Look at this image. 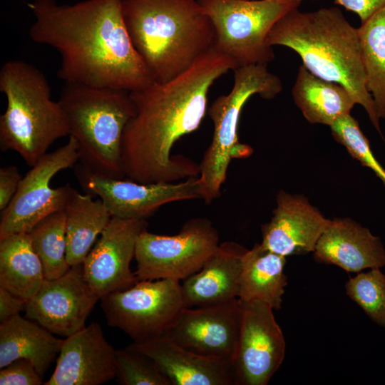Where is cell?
<instances>
[{
	"instance_id": "6da1fadb",
	"label": "cell",
	"mask_w": 385,
	"mask_h": 385,
	"mask_svg": "<svg viewBox=\"0 0 385 385\" xmlns=\"http://www.w3.org/2000/svg\"><path fill=\"white\" fill-rule=\"evenodd\" d=\"M234 68L232 61L213 47L178 76L130 92L135 114L125 125L121 143L128 179L172 183L199 175L200 164L183 155H172V148L180 138L199 128L207 112L210 87Z\"/></svg>"
},
{
	"instance_id": "7a4b0ae2",
	"label": "cell",
	"mask_w": 385,
	"mask_h": 385,
	"mask_svg": "<svg viewBox=\"0 0 385 385\" xmlns=\"http://www.w3.org/2000/svg\"><path fill=\"white\" fill-rule=\"evenodd\" d=\"M27 6L35 19L30 38L58 52V76L66 83L131 92L153 82L127 31L122 0H34Z\"/></svg>"
},
{
	"instance_id": "3957f363",
	"label": "cell",
	"mask_w": 385,
	"mask_h": 385,
	"mask_svg": "<svg viewBox=\"0 0 385 385\" xmlns=\"http://www.w3.org/2000/svg\"><path fill=\"white\" fill-rule=\"evenodd\" d=\"M269 46H282L296 52L312 74L339 83L363 107L384 138L374 102L366 84L358 29L336 7L302 12L294 8L270 30Z\"/></svg>"
},
{
	"instance_id": "277c9868",
	"label": "cell",
	"mask_w": 385,
	"mask_h": 385,
	"mask_svg": "<svg viewBox=\"0 0 385 385\" xmlns=\"http://www.w3.org/2000/svg\"><path fill=\"white\" fill-rule=\"evenodd\" d=\"M122 13L153 81L178 76L215 46L212 24L197 0H122Z\"/></svg>"
},
{
	"instance_id": "5b68a950",
	"label": "cell",
	"mask_w": 385,
	"mask_h": 385,
	"mask_svg": "<svg viewBox=\"0 0 385 385\" xmlns=\"http://www.w3.org/2000/svg\"><path fill=\"white\" fill-rule=\"evenodd\" d=\"M0 91L6 108L0 115V148L17 153L35 165L58 139L69 135L68 119L51 98L45 75L22 60H9L0 69Z\"/></svg>"
},
{
	"instance_id": "8992f818",
	"label": "cell",
	"mask_w": 385,
	"mask_h": 385,
	"mask_svg": "<svg viewBox=\"0 0 385 385\" xmlns=\"http://www.w3.org/2000/svg\"><path fill=\"white\" fill-rule=\"evenodd\" d=\"M78 143L80 165L104 177H125L121 157L124 129L135 114L130 91L66 83L58 100Z\"/></svg>"
},
{
	"instance_id": "52a82bcc",
	"label": "cell",
	"mask_w": 385,
	"mask_h": 385,
	"mask_svg": "<svg viewBox=\"0 0 385 385\" xmlns=\"http://www.w3.org/2000/svg\"><path fill=\"white\" fill-rule=\"evenodd\" d=\"M233 71L231 91L217 98L208 109L213 135L200 163L198 175L199 192L207 204L220 196L230 161L247 158L253 153L238 138L239 119L245 104L253 95L270 100L283 89L280 78L268 70L267 64L241 66Z\"/></svg>"
},
{
	"instance_id": "ba28073f",
	"label": "cell",
	"mask_w": 385,
	"mask_h": 385,
	"mask_svg": "<svg viewBox=\"0 0 385 385\" xmlns=\"http://www.w3.org/2000/svg\"><path fill=\"white\" fill-rule=\"evenodd\" d=\"M210 18L215 48L235 68L268 64L274 58L267 36L274 24L299 4L289 0H197Z\"/></svg>"
},
{
	"instance_id": "9c48e42d",
	"label": "cell",
	"mask_w": 385,
	"mask_h": 385,
	"mask_svg": "<svg viewBox=\"0 0 385 385\" xmlns=\"http://www.w3.org/2000/svg\"><path fill=\"white\" fill-rule=\"evenodd\" d=\"M220 245L212 222L206 217L188 220L174 235L144 230L135 251L138 280H184L198 272Z\"/></svg>"
},
{
	"instance_id": "30bf717a",
	"label": "cell",
	"mask_w": 385,
	"mask_h": 385,
	"mask_svg": "<svg viewBox=\"0 0 385 385\" xmlns=\"http://www.w3.org/2000/svg\"><path fill=\"white\" fill-rule=\"evenodd\" d=\"M100 299L108 325L135 342L164 334L186 307L182 285L174 279L138 280Z\"/></svg>"
},
{
	"instance_id": "8fae6325",
	"label": "cell",
	"mask_w": 385,
	"mask_h": 385,
	"mask_svg": "<svg viewBox=\"0 0 385 385\" xmlns=\"http://www.w3.org/2000/svg\"><path fill=\"white\" fill-rule=\"evenodd\" d=\"M79 160L78 145L69 135L68 142L47 153L27 172L7 207L1 212L0 238L28 233L41 220L63 210L76 190L69 184L52 188L58 172L73 168Z\"/></svg>"
},
{
	"instance_id": "7c38bea8",
	"label": "cell",
	"mask_w": 385,
	"mask_h": 385,
	"mask_svg": "<svg viewBox=\"0 0 385 385\" xmlns=\"http://www.w3.org/2000/svg\"><path fill=\"white\" fill-rule=\"evenodd\" d=\"M76 175L81 187L100 197L111 217L145 220L170 202L201 199L197 177L172 183H140L92 173L80 165Z\"/></svg>"
},
{
	"instance_id": "4fadbf2b",
	"label": "cell",
	"mask_w": 385,
	"mask_h": 385,
	"mask_svg": "<svg viewBox=\"0 0 385 385\" xmlns=\"http://www.w3.org/2000/svg\"><path fill=\"white\" fill-rule=\"evenodd\" d=\"M240 301L242 321L232 360L236 385H267L284 360V337L270 305Z\"/></svg>"
},
{
	"instance_id": "5bb4252c",
	"label": "cell",
	"mask_w": 385,
	"mask_h": 385,
	"mask_svg": "<svg viewBox=\"0 0 385 385\" xmlns=\"http://www.w3.org/2000/svg\"><path fill=\"white\" fill-rule=\"evenodd\" d=\"M100 299L86 280L82 264L61 277L44 279L37 293L26 302V318L53 334L68 337L84 328Z\"/></svg>"
},
{
	"instance_id": "9a60e30c",
	"label": "cell",
	"mask_w": 385,
	"mask_h": 385,
	"mask_svg": "<svg viewBox=\"0 0 385 385\" xmlns=\"http://www.w3.org/2000/svg\"><path fill=\"white\" fill-rule=\"evenodd\" d=\"M241 321L238 298L214 305L185 307L164 335L197 354L232 361Z\"/></svg>"
},
{
	"instance_id": "2e32d148",
	"label": "cell",
	"mask_w": 385,
	"mask_h": 385,
	"mask_svg": "<svg viewBox=\"0 0 385 385\" xmlns=\"http://www.w3.org/2000/svg\"><path fill=\"white\" fill-rule=\"evenodd\" d=\"M147 227L145 220L111 217L82 263L86 280L99 299L128 289L138 281L130 264L135 257L138 238Z\"/></svg>"
},
{
	"instance_id": "e0dca14e",
	"label": "cell",
	"mask_w": 385,
	"mask_h": 385,
	"mask_svg": "<svg viewBox=\"0 0 385 385\" xmlns=\"http://www.w3.org/2000/svg\"><path fill=\"white\" fill-rule=\"evenodd\" d=\"M115 350L93 322L66 337L55 370L43 384L100 385L115 378Z\"/></svg>"
},
{
	"instance_id": "ac0fdd59",
	"label": "cell",
	"mask_w": 385,
	"mask_h": 385,
	"mask_svg": "<svg viewBox=\"0 0 385 385\" xmlns=\"http://www.w3.org/2000/svg\"><path fill=\"white\" fill-rule=\"evenodd\" d=\"M271 220L261 226V245L284 257L314 252L329 222L302 195L279 190Z\"/></svg>"
},
{
	"instance_id": "d6986e66",
	"label": "cell",
	"mask_w": 385,
	"mask_h": 385,
	"mask_svg": "<svg viewBox=\"0 0 385 385\" xmlns=\"http://www.w3.org/2000/svg\"><path fill=\"white\" fill-rule=\"evenodd\" d=\"M130 346L153 359L172 385H236L232 360L197 354L164 334Z\"/></svg>"
},
{
	"instance_id": "ffe728a7",
	"label": "cell",
	"mask_w": 385,
	"mask_h": 385,
	"mask_svg": "<svg viewBox=\"0 0 385 385\" xmlns=\"http://www.w3.org/2000/svg\"><path fill=\"white\" fill-rule=\"evenodd\" d=\"M313 252L316 262L334 265L346 272L385 266L381 238L348 217L329 220Z\"/></svg>"
},
{
	"instance_id": "44dd1931",
	"label": "cell",
	"mask_w": 385,
	"mask_h": 385,
	"mask_svg": "<svg viewBox=\"0 0 385 385\" xmlns=\"http://www.w3.org/2000/svg\"><path fill=\"white\" fill-rule=\"evenodd\" d=\"M247 250L233 241L220 243L202 268L181 284L185 307L214 305L238 298L242 259Z\"/></svg>"
},
{
	"instance_id": "7402d4cb",
	"label": "cell",
	"mask_w": 385,
	"mask_h": 385,
	"mask_svg": "<svg viewBox=\"0 0 385 385\" xmlns=\"http://www.w3.org/2000/svg\"><path fill=\"white\" fill-rule=\"evenodd\" d=\"M63 340L33 320L14 316L0 324V369L14 360L26 359L43 377Z\"/></svg>"
},
{
	"instance_id": "603a6c76",
	"label": "cell",
	"mask_w": 385,
	"mask_h": 385,
	"mask_svg": "<svg viewBox=\"0 0 385 385\" xmlns=\"http://www.w3.org/2000/svg\"><path fill=\"white\" fill-rule=\"evenodd\" d=\"M285 264L286 257L255 243L242 256L238 299L261 301L279 309L287 284Z\"/></svg>"
},
{
	"instance_id": "cb8c5ba5",
	"label": "cell",
	"mask_w": 385,
	"mask_h": 385,
	"mask_svg": "<svg viewBox=\"0 0 385 385\" xmlns=\"http://www.w3.org/2000/svg\"><path fill=\"white\" fill-rule=\"evenodd\" d=\"M292 97L305 119L312 124L331 126L350 113L356 103L342 85L312 74L304 65L298 69Z\"/></svg>"
},
{
	"instance_id": "d4e9b609",
	"label": "cell",
	"mask_w": 385,
	"mask_h": 385,
	"mask_svg": "<svg viewBox=\"0 0 385 385\" xmlns=\"http://www.w3.org/2000/svg\"><path fill=\"white\" fill-rule=\"evenodd\" d=\"M44 279L41 261L29 233L0 238V287L27 302L37 293Z\"/></svg>"
},
{
	"instance_id": "484cf974",
	"label": "cell",
	"mask_w": 385,
	"mask_h": 385,
	"mask_svg": "<svg viewBox=\"0 0 385 385\" xmlns=\"http://www.w3.org/2000/svg\"><path fill=\"white\" fill-rule=\"evenodd\" d=\"M66 260L71 267L81 265L98 235L111 219L101 200L76 190L66 208Z\"/></svg>"
},
{
	"instance_id": "4316f807",
	"label": "cell",
	"mask_w": 385,
	"mask_h": 385,
	"mask_svg": "<svg viewBox=\"0 0 385 385\" xmlns=\"http://www.w3.org/2000/svg\"><path fill=\"white\" fill-rule=\"evenodd\" d=\"M368 90L385 119V6L357 28Z\"/></svg>"
},
{
	"instance_id": "83f0119b",
	"label": "cell",
	"mask_w": 385,
	"mask_h": 385,
	"mask_svg": "<svg viewBox=\"0 0 385 385\" xmlns=\"http://www.w3.org/2000/svg\"><path fill=\"white\" fill-rule=\"evenodd\" d=\"M28 233L32 246L41 261L46 279L58 278L71 268L66 260L64 210L44 217Z\"/></svg>"
},
{
	"instance_id": "f1b7e54d",
	"label": "cell",
	"mask_w": 385,
	"mask_h": 385,
	"mask_svg": "<svg viewBox=\"0 0 385 385\" xmlns=\"http://www.w3.org/2000/svg\"><path fill=\"white\" fill-rule=\"evenodd\" d=\"M346 294L376 324L385 328V274L372 268L350 278L345 285Z\"/></svg>"
},
{
	"instance_id": "f546056e",
	"label": "cell",
	"mask_w": 385,
	"mask_h": 385,
	"mask_svg": "<svg viewBox=\"0 0 385 385\" xmlns=\"http://www.w3.org/2000/svg\"><path fill=\"white\" fill-rule=\"evenodd\" d=\"M115 369L121 385H172L153 359L130 345L115 350Z\"/></svg>"
},
{
	"instance_id": "4dcf8cb0",
	"label": "cell",
	"mask_w": 385,
	"mask_h": 385,
	"mask_svg": "<svg viewBox=\"0 0 385 385\" xmlns=\"http://www.w3.org/2000/svg\"><path fill=\"white\" fill-rule=\"evenodd\" d=\"M330 129L335 140L344 145L351 156L363 166L370 168L385 186V169L374 157L369 140L351 113L337 119Z\"/></svg>"
},
{
	"instance_id": "1f68e13d",
	"label": "cell",
	"mask_w": 385,
	"mask_h": 385,
	"mask_svg": "<svg viewBox=\"0 0 385 385\" xmlns=\"http://www.w3.org/2000/svg\"><path fill=\"white\" fill-rule=\"evenodd\" d=\"M42 376L31 361L26 359L14 360L1 369V385H40Z\"/></svg>"
},
{
	"instance_id": "d6a6232c",
	"label": "cell",
	"mask_w": 385,
	"mask_h": 385,
	"mask_svg": "<svg viewBox=\"0 0 385 385\" xmlns=\"http://www.w3.org/2000/svg\"><path fill=\"white\" fill-rule=\"evenodd\" d=\"M15 165L0 169V210L4 211L15 195L22 179Z\"/></svg>"
},
{
	"instance_id": "836d02e7",
	"label": "cell",
	"mask_w": 385,
	"mask_h": 385,
	"mask_svg": "<svg viewBox=\"0 0 385 385\" xmlns=\"http://www.w3.org/2000/svg\"><path fill=\"white\" fill-rule=\"evenodd\" d=\"M334 3L355 13L361 23L385 6V0H334Z\"/></svg>"
},
{
	"instance_id": "e575fe53",
	"label": "cell",
	"mask_w": 385,
	"mask_h": 385,
	"mask_svg": "<svg viewBox=\"0 0 385 385\" xmlns=\"http://www.w3.org/2000/svg\"><path fill=\"white\" fill-rule=\"evenodd\" d=\"M26 301L0 287V322H4L25 309Z\"/></svg>"
},
{
	"instance_id": "d590c367",
	"label": "cell",
	"mask_w": 385,
	"mask_h": 385,
	"mask_svg": "<svg viewBox=\"0 0 385 385\" xmlns=\"http://www.w3.org/2000/svg\"><path fill=\"white\" fill-rule=\"evenodd\" d=\"M289 1H293V2H296V3H298V4H300V3H301V1H302V0H289Z\"/></svg>"
}]
</instances>
